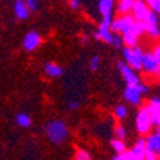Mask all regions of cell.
Masks as SVG:
<instances>
[{
    "mask_svg": "<svg viewBox=\"0 0 160 160\" xmlns=\"http://www.w3.org/2000/svg\"><path fill=\"white\" fill-rule=\"evenodd\" d=\"M45 133H46L48 138L52 143L59 144V143H63L67 140L69 131H68V126L65 121H62V120H52V121L46 123Z\"/></svg>",
    "mask_w": 160,
    "mask_h": 160,
    "instance_id": "6da1fadb",
    "label": "cell"
},
{
    "mask_svg": "<svg viewBox=\"0 0 160 160\" xmlns=\"http://www.w3.org/2000/svg\"><path fill=\"white\" fill-rule=\"evenodd\" d=\"M149 92V88L144 84H133V85H127L124 89V100L128 102V104L134 105V107H138L142 104L143 95Z\"/></svg>",
    "mask_w": 160,
    "mask_h": 160,
    "instance_id": "7a4b0ae2",
    "label": "cell"
},
{
    "mask_svg": "<svg viewBox=\"0 0 160 160\" xmlns=\"http://www.w3.org/2000/svg\"><path fill=\"white\" fill-rule=\"evenodd\" d=\"M123 56L128 67H131L134 71H142V61L143 56H144V52H143V49L138 45L126 46L123 51Z\"/></svg>",
    "mask_w": 160,
    "mask_h": 160,
    "instance_id": "3957f363",
    "label": "cell"
},
{
    "mask_svg": "<svg viewBox=\"0 0 160 160\" xmlns=\"http://www.w3.org/2000/svg\"><path fill=\"white\" fill-rule=\"evenodd\" d=\"M136 131L142 136H147L150 133L153 127V121H152V116H150V111L147 107H142L138 108L137 114H136Z\"/></svg>",
    "mask_w": 160,
    "mask_h": 160,
    "instance_id": "277c9868",
    "label": "cell"
},
{
    "mask_svg": "<svg viewBox=\"0 0 160 160\" xmlns=\"http://www.w3.org/2000/svg\"><path fill=\"white\" fill-rule=\"evenodd\" d=\"M142 71H144L149 75H156L160 78V63L157 62V59L153 56L152 52H144L142 61Z\"/></svg>",
    "mask_w": 160,
    "mask_h": 160,
    "instance_id": "5b68a950",
    "label": "cell"
},
{
    "mask_svg": "<svg viewBox=\"0 0 160 160\" xmlns=\"http://www.w3.org/2000/svg\"><path fill=\"white\" fill-rule=\"evenodd\" d=\"M117 68H118L120 74L123 77L124 82H126L127 85H133V84H140V78H138V75L136 74L131 67H128L126 62H118L117 63Z\"/></svg>",
    "mask_w": 160,
    "mask_h": 160,
    "instance_id": "8992f818",
    "label": "cell"
},
{
    "mask_svg": "<svg viewBox=\"0 0 160 160\" xmlns=\"http://www.w3.org/2000/svg\"><path fill=\"white\" fill-rule=\"evenodd\" d=\"M150 10L152 9L149 8V4L146 3L144 0H136L133 4V9H131V15L137 22H143Z\"/></svg>",
    "mask_w": 160,
    "mask_h": 160,
    "instance_id": "52a82bcc",
    "label": "cell"
},
{
    "mask_svg": "<svg viewBox=\"0 0 160 160\" xmlns=\"http://www.w3.org/2000/svg\"><path fill=\"white\" fill-rule=\"evenodd\" d=\"M41 42H42L41 35L38 33V32H35V30H32V32L26 33V36L23 38V48L28 52H32V51L39 48Z\"/></svg>",
    "mask_w": 160,
    "mask_h": 160,
    "instance_id": "ba28073f",
    "label": "cell"
},
{
    "mask_svg": "<svg viewBox=\"0 0 160 160\" xmlns=\"http://www.w3.org/2000/svg\"><path fill=\"white\" fill-rule=\"evenodd\" d=\"M146 146H147V152L160 156V131L159 130L156 133H149V136L146 138Z\"/></svg>",
    "mask_w": 160,
    "mask_h": 160,
    "instance_id": "9c48e42d",
    "label": "cell"
},
{
    "mask_svg": "<svg viewBox=\"0 0 160 160\" xmlns=\"http://www.w3.org/2000/svg\"><path fill=\"white\" fill-rule=\"evenodd\" d=\"M146 107L149 108V111H150L153 126L157 127L160 124V98H157V97L150 98L149 104L146 105Z\"/></svg>",
    "mask_w": 160,
    "mask_h": 160,
    "instance_id": "30bf717a",
    "label": "cell"
},
{
    "mask_svg": "<svg viewBox=\"0 0 160 160\" xmlns=\"http://www.w3.org/2000/svg\"><path fill=\"white\" fill-rule=\"evenodd\" d=\"M114 36H116V33L111 30V28L104 26V25H101L100 23L98 30L95 32V38H97L98 41H102V42H107V43L112 45V42H114Z\"/></svg>",
    "mask_w": 160,
    "mask_h": 160,
    "instance_id": "8fae6325",
    "label": "cell"
},
{
    "mask_svg": "<svg viewBox=\"0 0 160 160\" xmlns=\"http://www.w3.org/2000/svg\"><path fill=\"white\" fill-rule=\"evenodd\" d=\"M130 153L136 160H142L147 154V146H146V138H140L136 144L130 149Z\"/></svg>",
    "mask_w": 160,
    "mask_h": 160,
    "instance_id": "7c38bea8",
    "label": "cell"
},
{
    "mask_svg": "<svg viewBox=\"0 0 160 160\" xmlns=\"http://www.w3.org/2000/svg\"><path fill=\"white\" fill-rule=\"evenodd\" d=\"M43 72L51 78H58L63 74V69L61 65H58L55 62H46L43 67Z\"/></svg>",
    "mask_w": 160,
    "mask_h": 160,
    "instance_id": "4fadbf2b",
    "label": "cell"
},
{
    "mask_svg": "<svg viewBox=\"0 0 160 160\" xmlns=\"http://www.w3.org/2000/svg\"><path fill=\"white\" fill-rule=\"evenodd\" d=\"M13 12H15V16L19 20H25V19L29 18V9L26 8L25 2H15V6H13Z\"/></svg>",
    "mask_w": 160,
    "mask_h": 160,
    "instance_id": "5bb4252c",
    "label": "cell"
},
{
    "mask_svg": "<svg viewBox=\"0 0 160 160\" xmlns=\"http://www.w3.org/2000/svg\"><path fill=\"white\" fill-rule=\"evenodd\" d=\"M98 10H100L101 16H112L114 0H100V3H98Z\"/></svg>",
    "mask_w": 160,
    "mask_h": 160,
    "instance_id": "9a60e30c",
    "label": "cell"
},
{
    "mask_svg": "<svg viewBox=\"0 0 160 160\" xmlns=\"http://www.w3.org/2000/svg\"><path fill=\"white\" fill-rule=\"evenodd\" d=\"M121 38H123V45H126V46H136V45H138V39H140V36L136 32L124 33L121 35Z\"/></svg>",
    "mask_w": 160,
    "mask_h": 160,
    "instance_id": "2e32d148",
    "label": "cell"
},
{
    "mask_svg": "<svg viewBox=\"0 0 160 160\" xmlns=\"http://www.w3.org/2000/svg\"><path fill=\"white\" fill-rule=\"evenodd\" d=\"M134 2H136V0H118L117 10H118L120 15H127V13H130L131 9H133Z\"/></svg>",
    "mask_w": 160,
    "mask_h": 160,
    "instance_id": "e0dca14e",
    "label": "cell"
},
{
    "mask_svg": "<svg viewBox=\"0 0 160 160\" xmlns=\"http://www.w3.org/2000/svg\"><path fill=\"white\" fill-rule=\"evenodd\" d=\"M16 123H18V126L23 127V128H28L32 124V118H30L29 114H26V112H20V114L16 116Z\"/></svg>",
    "mask_w": 160,
    "mask_h": 160,
    "instance_id": "ac0fdd59",
    "label": "cell"
},
{
    "mask_svg": "<svg viewBox=\"0 0 160 160\" xmlns=\"http://www.w3.org/2000/svg\"><path fill=\"white\" fill-rule=\"evenodd\" d=\"M111 147L114 149V152H116L117 154H121V153L127 152V146H126V143H124V140H118V138L111 140Z\"/></svg>",
    "mask_w": 160,
    "mask_h": 160,
    "instance_id": "d6986e66",
    "label": "cell"
},
{
    "mask_svg": "<svg viewBox=\"0 0 160 160\" xmlns=\"http://www.w3.org/2000/svg\"><path fill=\"white\" fill-rule=\"evenodd\" d=\"M127 116H128V110H127L126 105H123V104L116 105V108H114V117L117 120H124V118H127Z\"/></svg>",
    "mask_w": 160,
    "mask_h": 160,
    "instance_id": "ffe728a7",
    "label": "cell"
},
{
    "mask_svg": "<svg viewBox=\"0 0 160 160\" xmlns=\"http://www.w3.org/2000/svg\"><path fill=\"white\" fill-rule=\"evenodd\" d=\"M114 136H116V138H118V140H126L127 128L124 126H121V124H117V126L114 127Z\"/></svg>",
    "mask_w": 160,
    "mask_h": 160,
    "instance_id": "44dd1931",
    "label": "cell"
},
{
    "mask_svg": "<svg viewBox=\"0 0 160 160\" xmlns=\"http://www.w3.org/2000/svg\"><path fill=\"white\" fill-rule=\"evenodd\" d=\"M75 160H91V154L88 153V150L79 149L75 153Z\"/></svg>",
    "mask_w": 160,
    "mask_h": 160,
    "instance_id": "7402d4cb",
    "label": "cell"
},
{
    "mask_svg": "<svg viewBox=\"0 0 160 160\" xmlns=\"http://www.w3.org/2000/svg\"><path fill=\"white\" fill-rule=\"evenodd\" d=\"M100 68V56H92L89 59V69L91 71H97Z\"/></svg>",
    "mask_w": 160,
    "mask_h": 160,
    "instance_id": "603a6c76",
    "label": "cell"
},
{
    "mask_svg": "<svg viewBox=\"0 0 160 160\" xmlns=\"http://www.w3.org/2000/svg\"><path fill=\"white\" fill-rule=\"evenodd\" d=\"M112 160H136V159L133 157V154L130 152H126V153H121V154H117Z\"/></svg>",
    "mask_w": 160,
    "mask_h": 160,
    "instance_id": "cb8c5ba5",
    "label": "cell"
},
{
    "mask_svg": "<svg viewBox=\"0 0 160 160\" xmlns=\"http://www.w3.org/2000/svg\"><path fill=\"white\" fill-rule=\"evenodd\" d=\"M26 8L29 9V12H35L38 9V0H23Z\"/></svg>",
    "mask_w": 160,
    "mask_h": 160,
    "instance_id": "d4e9b609",
    "label": "cell"
},
{
    "mask_svg": "<svg viewBox=\"0 0 160 160\" xmlns=\"http://www.w3.org/2000/svg\"><path fill=\"white\" fill-rule=\"evenodd\" d=\"M112 46H116V48H121V46H123V38L118 36V33H116V36H114Z\"/></svg>",
    "mask_w": 160,
    "mask_h": 160,
    "instance_id": "484cf974",
    "label": "cell"
},
{
    "mask_svg": "<svg viewBox=\"0 0 160 160\" xmlns=\"http://www.w3.org/2000/svg\"><path fill=\"white\" fill-rule=\"evenodd\" d=\"M153 56L157 59V62L160 63V43H157L156 46H154V49H153Z\"/></svg>",
    "mask_w": 160,
    "mask_h": 160,
    "instance_id": "4316f807",
    "label": "cell"
},
{
    "mask_svg": "<svg viewBox=\"0 0 160 160\" xmlns=\"http://www.w3.org/2000/svg\"><path fill=\"white\" fill-rule=\"evenodd\" d=\"M142 160H159V156H157V154H154V153L147 152V154H146Z\"/></svg>",
    "mask_w": 160,
    "mask_h": 160,
    "instance_id": "83f0119b",
    "label": "cell"
},
{
    "mask_svg": "<svg viewBox=\"0 0 160 160\" xmlns=\"http://www.w3.org/2000/svg\"><path fill=\"white\" fill-rule=\"evenodd\" d=\"M69 6H71V9H75V10H77V9L79 8V2L78 0H69Z\"/></svg>",
    "mask_w": 160,
    "mask_h": 160,
    "instance_id": "f1b7e54d",
    "label": "cell"
},
{
    "mask_svg": "<svg viewBox=\"0 0 160 160\" xmlns=\"http://www.w3.org/2000/svg\"><path fill=\"white\" fill-rule=\"evenodd\" d=\"M69 108H71V110H75V108H78V101H72L71 104H69Z\"/></svg>",
    "mask_w": 160,
    "mask_h": 160,
    "instance_id": "f546056e",
    "label": "cell"
},
{
    "mask_svg": "<svg viewBox=\"0 0 160 160\" xmlns=\"http://www.w3.org/2000/svg\"><path fill=\"white\" fill-rule=\"evenodd\" d=\"M144 2H146V3H147V4H150V3H152V2H154V0H144Z\"/></svg>",
    "mask_w": 160,
    "mask_h": 160,
    "instance_id": "4dcf8cb0",
    "label": "cell"
},
{
    "mask_svg": "<svg viewBox=\"0 0 160 160\" xmlns=\"http://www.w3.org/2000/svg\"><path fill=\"white\" fill-rule=\"evenodd\" d=\"M157 130H159V131H160V124H159V126H157Z\"/></svg>",
    "mask_w": 160,
    "mask_h": 160,
    "instance_id": "1f68e13d",
    "label": "cell"
},
{
    "mask_svg": "<svg viewBox=\"0 0 160 160\" xmlns=\"http://www.w3.org/2000/svg\"><path fill=\"white\" fill-rule=\"evenodd\" d=\"M15 2H22V0H15Z\"/></svg>",
    "mask_w": 160,
    "mask_h": 160,
    "instance_id": "d6a6232c",
    "label": "cell"
}]
</instances>
